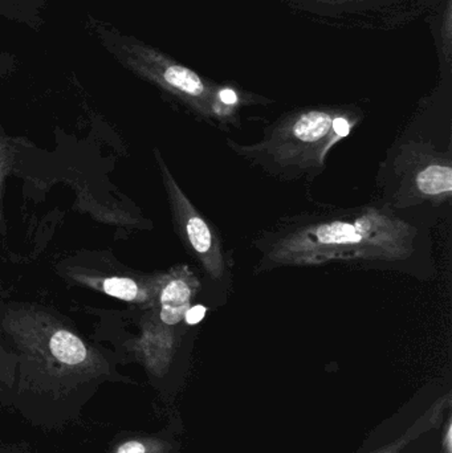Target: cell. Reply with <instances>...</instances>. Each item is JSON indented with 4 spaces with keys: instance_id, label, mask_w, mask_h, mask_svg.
Here are the masks:
<instances>
[{
    "instance_id": "52a82bcc",
    "label": "cell",
    "mask_w": 452,
    "mask_h": 453,
    "mask_svg": "<svg viewBox=\"0 0 452 453\" xmlns=\"http://www.w3.org/2000/svg\"><path fill=\"white\" fill-rule=\"evenodd\" d=\"M201 290V281L186 264L162 271L156 305L165 321L174 326L186 324V314Z\"/></svg>"
},
{
    "instance_id": "8fae6325",
    "label": "cell",
    "mask_w": 452,
    "mask_h": 453,
    "mask_svg": "<svg viewBox=\"0 0 452 453\" xmlns=\"http://www.w3.org/2000/svg\"><path fill=\"white\" fill-rule=\"evenodd\" d=\"M15 164V149L12 141L0 129V234H7V222L4 215V188L8 175L12 172Z\"/></svg>"
},
{
    "instance_id": "30bf717a",
    "label": "cell",
    "mask_w": 452,
    "mask_h": 453,
    "mask_svg": "<svg viewBox=\"0 0 452 453\" xmlns=\"http://www.w3.org/2000/svg\"><path fill=\"white\" fill-rule=\"evenodd\" d=\"M18 357L0 341V403L12 406Z\"/></svg>"
},
{
    "instance_id": "277c9868",
    "label": "cell",
    "mask_w": 452,
    "mask_h": 453,
    "mask_svg": "<svg viewBox=\"0 0 452 453\" xmlns=\"http://www.w3.org/2000/svg\"><path fill=\"white\" fill-rule=\"evenodd\" d=\"M377 188L379 201L395 210L432 211L450 203V133L410 132L398 138L379 165Z\"/></svg>"
},
{
    "instance_id": "ba28073f",
    "label": "cell",
    "mask_w": 452,
    "mask_h": 453,
    "mask_svg": "<svg viewBox=\"0 0 452 453\" xmlns=\"http://www.w3.org/2000/svg\"><path fill=\"white\" fill-rule=\"evenodd\" d=\"M450 404L451 395L446 394L445 396L438 399L421 418H418L402 435L369 453H402L403 449L410 446L414 441L442 426L446 412L450 409Z\"/></svg>"
},
{
    "instance_id": "3957f363",
    "label": "cell",
    "mask_w": 452,
    "mask_h": 453,
    "mask_svg": "<svg viewBox=\"0 0 452 453\" xmlns=\"http://www.w3.org/2000/svg\"><path fill=\"white\" fill-rule=\"evenodd\" d=\"M348 113L312 109L291 114L271 125L262 140L226 145L243 161L283 182L313 180L323 174L332 149L357 125Z\"/></svg>"
},
{
    "instance_id": "5b68a950",
    "label": "cell",
    "mask_w": 452,
    "mask_h": 453,
    "mask_svg": "<svg viewBox=\"0 0 452 453\" xmlns=\"http://www.w3.org/2000/svg\"><path fill=\"white\" fill-rule=\"evenodd\" d=\"M55 272L68 284L142 309L156 303L162 276V271L148 273L130 268L109 250H80L58 261Z\"/></svg>"
},
{
    "instance_id": "8992f818",
    "label": "cell",
    "mask_w": 452,
    "mask_h": 453,
    "mask_svg": "<svg viewBox=\"0 0 452 453\" xmlns=\"http://www.w3.org/2000/svg\"><path fill=\"white\" fill-rule=\"evenodd\" d=\"M154 158L161 174L172 226L183 247L212 281H222L230 273V263L219 232L191 203L157 148H154Z\"/></svg>"
},
{
    "instance_id": "9c48e42d",
    "label": "cell",
    "mask_w": 452,
    "mask_h": 453,
    "mask_svg": "<svg viewBox=\"0 0 452 453\" xmlns=\"http://www.w3.org/2000/svg\"><path fill=\"white\" fill-rule=\"evenodd\" d=\"M108 453H174V446L161 436L132 435L114 444Z\"/></svg>"
},
{
    "instance_id": "7c38bea8",
    "label": "cell",
    "mask_w": 452,
    "mask_h": 453,
    "mask_svg": "<svg viewBox=\"0 0 452 453\" xmlns=\"http://www.w3.org/2000/svg\"><path fill=\"white\" fill-rule=\"evenodd\" d=\"M219 100L220 103H222L223 105L227 106V108L235 106L236 104L239 103L238 95L231 89L219 90Z\"/></svg>"
},
{
    "instance_id": "6da1fadb",
    "label": "cell",
    "mask_w": 452,
    "mask_h": 453,
    "mask_svg": "<svg viewBox=\"0 0 452 453\" xmlns=\"http://www.w3.org/2000/svg\"><path fill=\"white\" fill-rule=\"evenodd\" d=\"M432 217L427 210H395L381 201L286 217L252 242L259 253L255 273L345 264L432 280Z\"/></svg>"
},
{
    "instance_id": "7a4b0ae2",
    "label": "cell",
    "mask_w": 452,
    "mask_h": 453,
    "mask_svg": "<svg viewBox=\"0 0 452 453\" xmlns=\"http://www.w3.org/2000/svg\"><path fill=\"white\" fill-rule=\"evenodd\" d=\"M0 334L18 357L12 407L32 425H66L103 383H132L117 370L113 351L88 341L71 319L48 306L0 305Z\"/></svg>"
},
{
    "instance_id": "4fadbf2b",
    "label": "cell",
    "mask_w": 452,
    "mask_h": 453,
    "mask_svg": "<svg viewBox=\"0 0 452 453\" xmlns=\"http://www.w3.org/2000/svg\"><path fill=\"white\" fill-rule=\"evenodd\" d=\"M443 449H445V453H452L451 452V422H450V420H448V428H446L445 441H443Z\"/></svg>"
}]
</instances>
